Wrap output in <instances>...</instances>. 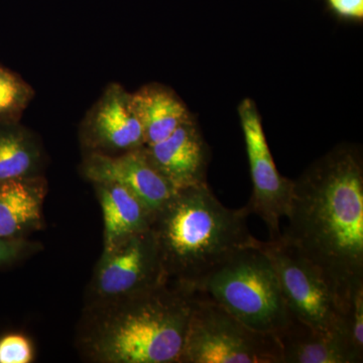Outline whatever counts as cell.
I'll return each mask as SVG.
<instances>
[{
    "label": "cell",
    "instance_id": "cell-6",
    "mask_svg": "<svg viewBox=\"0 0 363 363\" xmlns=\"http://www.w3.org/2000/svg\"><path fill=\"white\" fill-rule=\"evenodd\" d=\"M259 248L271 260L291 315L346 342L344 306L321 271L283 236L276 240L259 241Z\"/></svg>",
    "mask_w": 363,
    "mask_h": 363
},
{
    "label": "cell",
    "instance_id": "cell-21",
    "mask_svg": "<svg viewBox=\"0 0 363 363\" xmlns=\"http://www.w3.org/2000/svg\"><path fill=\"white\" fill-rule=\"evenodd\" d=\"M329 7L343 20L362 21L363 0H327Z\"/></svg>",
    "mask_w": 363,
    "mask_h": 363
},
{
    "label": "cell",
    "instance_id": "cell-11",
    "mask_svg": "<svg viewBox=\"0 0 363 363\" xmlns=\"http://www.w3.org/2000/svg\"><path fill=\"white\" fill-rule=\"evenodd\" d=\"M91 138L106 150L128 152L145 145L142 124L131 95L118 85L105 92L91 119Z\"/></svg>",
    "mask_w": 363,
    "mask_h": 363
},
{
    "label": "cell",
    "instance_id": "cell-18",
    "mask_svg": "<svg viewBox=\"0 0 363 363\" xmlns=\"http://www.w3.org/2000/svg\"><path fill=\"white\" fill-rule=\"evenodd\" d=\"M344 337L357 363L363 362V286L353 291L343 313Z\"/></svg>",
    "mask_w": 363,
    "mask_h": 363
},
{
    "label": "cell",
    "instance_id": "cell-8",
    "mask_svg": "<svg viewBox=\"0 0 363 363\" xmlns=\"http://www.w3.org/2000/svg\"><path fill=\"white\" fill-rule=\"evenodd\" d=\"M238 114L252 181V196L247 206L252 214L266 223L269 240H276L281 236V220L290 209L295 182L281 176L277 169L255 102L250 98L243 99Z\"/></svg>",
    "mask_w": 363,
    "mask_h": 363
},
{
    "label": "cell",
    "instance_id": "cell-15",
    "mask_svg": "<svg viewBox=\"0 0 363 363\" xmlns=\"http://www.w3.org/2000/svg\"><path fill=\"white\" fill-rule=\"evenodd\" d=\"M104 222V248L149 229L152 216L128 189L114 183H96Z\"/></svg>",
    "mask_w": 363,
    "mask_h": 363
},
{
    "label": "cell",
    "instance_id": "cell-9",
    "mask_svg": "<svg viewBox=\"0 0 363 363\" xmlns=\"http://www.w3.org/2000/svg\"><path fill=\"white\" fill-rule=\"evenodd\" d=\"M83 173L94 184L114 183L128 189L154 217L177 192L150 159L145 145L116 157L93 152Z\"/></svg>",
    "mask_w": 363,
    "mask_h": 363
},
{
    "label": "cell",
    "instance_id": "cell-19",
    "mask_svg": "<svg viewBox=\"0 0 363 363\" xmlns=\"http://www.w3.org/2000/svg\"><path fill=\"white\" fill-rule=\"evenodd\" d=\"M35 359V348L26 335L9 333L0 337V363H30Z\"/></svg>",
    "mask_w": 363,
    "mask_h": 363
},
{
    "label": "cell",
    "instance_id": "cell-20",
    "mask_svg": "<svg viewBox=\"0 0 363 363\" xmlns=\"http://www.w3.org/2000/svg\"><path fill=\"white\" fill-rule=\"evenodd\" d=\"M35 245L25 238L21 240H6L0 238V267L11 266L14 262L25 259L26 255L35 250Z\"/></svg>",
    "mask_w": 363,
    "mask_h": 363
},
{
    "label": "cell",
    "instance_id": "cell-5",
    "mask_svg": "<svg viewBox=\"0 0 363 363\" xmlns=\"http://www.w3.org/2000/svg\"><path fill=\"white\" fill-rule=\"evenodd\" d=\"M194 293L179 363H283L274 334L250 328L220 305Z\"/></svg>",
    "mask_w": 363,
    "mask_h": 363
},
{
    "label": "cell",
    "instance_id": "cell-7",
    "mask_svg": "<svg viewBox=\"0 0 363 363\" xmlns=\"http://www.w3.org/2000/svg\"><path fill=\"white\" fill-rule=\"evenodd\" d=\"M168 281L152 228L104 248L89 286V303L145 292Z\"/></svg>",
    "mask_w": 363,
    "mask_h": 363
},
{
    "label": "cell",
    "instance_id": "cell-13",
    "mask_svg": "<svg viewBox=\"0 0 363 363\" xmlns=\"http://www.w3.org/2000/svg\"><path fill=\"white\" fill-rule=\"evenodd\" d=\"M276 336L283 363H357L342 338L318 331L293 315Z\"/></svg>",
    "mask_w": 363,
    "mask_h": 363
},
{
    "label": "cell",
    "instance_id": "cell-10",
    "mask_svg": "<svg viewBox=\"0 0 363 363\" xmlns=\"http://www.w3.org/2000/svg\"><path fill=\"white\" fill-rule=\"evenodd\" d=\"M145 147L155 166L177 191L207 183L209 150L193 117L166 140Z\"/></svg>",
    "mask_w": 363,
    "mask_h": 363
},
{
    "label": "cell",
    "instance_id": "cell-17",
    "mask_svg": "<svg viewBox=\"0 0 363 363\" xmlns=\"http://www.w3.org/2000/svg\"><path fill=\"white\" fill-rule=\"evenodd\" d=\"M30 93L23 81L0 66V123H13L26 106Z\"/></svg>",
    "mask_w": 363,
    "mask_h": 363
},
{
    "label": "cell",
    "instance_id": "cell-2",
    "mask_svg": "<svg viewBox=\"0 0 363 363\" xmlns=\"http://www.w3.org/2000/svg\"><path fill=\"white\" fill-rule=\"evenodd\" d=\"M195 293L166 281L150 290L87 304L78 348L97 363H179Z\"/></svg>",
    "mask_w": 363,
    "mask_h": 363
},
{
    "label": "cell",
    "instance_id": "cell-12",
    "mask_svg": "<svg viewBox=\"0 0 363 363\" xmlns=\"http://www.w3.org/2000/svg\"><path fill=\"white\" fill-rule=\"evenodd\" d=\"M44 182L35 177L0 183V238L21 240L42 227Z\"/></svg>",
    "mask_w": 363,
    "mask_h": 363
},
{
    "label": "cell",
    "instance_id": "cell-14",
    "mask_svg": "<svg viewBox=\"0 0 363 363\" xmlns=\"http://www.w3.org/2000/svg\"><path fill=\"white\" fill-rule=\"evenodd\" d=\"M131 99L147 147L166 140L181 124L192 118L180 98L162 86H145L131 95Z\"/></svg>",
    "mask_w": 363,
    "mask_h": 363
},
{
    "label": "cell",
    "instance_id": "cell-4",
    "mask_svg": "<svg viewBox=\"0 0 363 363\" xmlns=\"http://www.w3.org/2000/svg\"><path fill=\"white\" fill-rule=\"evenodd\" d=\"M193 292L220 305L255 330L276 335L292 317L259 243L234 253L195 285Z\"/></svg>",
    "mask_w": 363,
    "mask_h": 363
},
{
    "label": "cell",
    "instance_id": "cell-1",
    "mask_svg": "<svg viewBox=\"0 0 363 363\" xmlns=\"http://www.w3.org/2000/svg\"><path fill=\"white\" fill-rule=\"evenodd\" d=\"M281 233L321 271L345 309L363 286V162L343 145L313 162L294 181Z\"/></svg>",
    "mask_w": 363,
    "mask_h": 363
},
{
    "label": "cell",
    "instance_id": "cell-3",
    "mask_svg": "<svg viewBox=\"0 0 363 363\" xmlns=\"http://www.w3.org/2000/svg\"><path fill=\"white\" fill-rule=\"evenodd\" d=\"M250 207L229 209L207 183L180 189L152 219L162 269L168 281L192 291L207 274L259 240L248 228Z\"/></svg>",
    "mask_w": 363,
    "mask_h": 363
},
{
    "label": "cell",
    "instance_id": "cell-16",
    "mask_svg": "<svg viewBox=\"0 0 363 363\" xmlns=\"http://www.w3.org/2000/svg\"><path fill=\"white\" fill-rule=\"evenodd\" d=\"M39 159V150L25 130L0 123V183L32 177Z\"/></svg>",
    "mask_w": 363,
    "mask_h": 363
}]
</instances>
